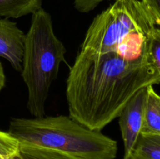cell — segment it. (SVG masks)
I'll return each instance as SVG.
<instances>
[{"label": "cell", "instance_id": "6da1fadb", "mask_svg": "<svg viewBox=\"0 0 160 159\" xmlns=\"http://www.w3.org/2000/svg\"><path fill=\"white\" fill-rule=\"evenodd\" d=\"M159 84L151 59L129 62L114 52L80 51L67 80L69 116L88 129L102 131L120 116L139 90Z\"/></svg>", "mask_w": 160, "mask_h": 159}, {"label": "cell", "instance_id": "7a4b0ae2", "mask_svg": "<svg viewBox=\"0 0 160 159\" xmlns=\"http://www.w3.org/2000/svg\"><path fill=\"white\" fill-rule=\"evenodd\" d=\"M20 143L67 153L81 159H115L118 144L67 115L15 118L8 130Z\"/></svg>", "mask_w": 160, "mask_h": 159}, {"label": "cell", "instance_id": "3957f363", "mask_svg": "<svg viewBox=\"0 0 160 159\" xmlns=\"http://www.w3.org/2000/svg\"><path fill=\"white\" fill-rule=\"evenodd\" d=\"M66 53L54 32L51 15L42 8L32 14L25 37L21 76L28 88L27 108L34 118L45 116L50 88Z\"/></svg>", "mask_w": 160, "mask_h": 159}, {"label": "cell", "instance_id": "277c9868", "mask_svg": "<svg viewBox=\"0 0 160 159\" xmlns=\"http://www.w3.org/2000/svg\"><path fill=\"white\" fill-rule=\"evenodd\" d=\"M155 27L154 21L142 0H116L94 18L80 51L95 54L113 52L130 33L152 31Z\"/></svg>", "mask_w": 160, "mask_h": 159}, {"label": "cell", "instance_id": "5b68a950", "mask_svg": "<svg viewBox=\"0 0 160 159\" xmlns=\"http://www.w3.org/2000/svg\"><path fill=\"white\" fill-rule=\"evenodd\" d=\"M146 97L147 87H145L131 98L118 117L124 146L123 159H130L134 145L142 132Z\"/></svg>", "mask_w": 160, "mask_h": 159}, {"label": "cell", "instance_id": "8992f818", "mask_svg": "<svg viewBox=\"0 0 160 159\" xmlns=\"http://www.w3.org/2000/svg\"><path fill=\"white\" fill-rule=\"evenodd\" d=\"M26 34L17 23L0 19V57L4 58L17 71H22Z\"/></svg>", "mask_w": 160, "mask_h": 159}, {"label": "cell", "instance_id": "52a82bcc", "mask_svg": "<svg viewBox=\"0 0 160 159\" xmlns=\"http://www.w3.org/2000/svg\"><path fill=\"white\" fill-rule=\"evenodd\" d=\"M141 133L160 135V95L156 93L153 85L147 87L145 113Z\"/></svg>", "mask_w": 160, "mask_h": 159}, {"label": "cell", "instance_id": "ba28073f", "mask_svg": "<svg viewBox=\"0 0 160 159\" xmlns=\"http://www.w3.org/2000/svg\"><path fill=\"white\" fill-rule=\"evenodd\" d=\"M43 0H0V17L20 18L42 8Z\"/></svg>", "mask_w": 160, "mask_h": 159}, {"label": "cell", "instance_id": "9c48e42d", "mask_svg": "<svg viewBox=\"0 0 160 159\" xmlns=\"http://www.w3.org/2000/svg\"><path fill=\"white\" fill-rule=\"evenodd\" d=\"M130 159H160V135L141 133Z\"/></svg>", "mask_w": 160, "mask_h": 159}, {"label": "cell", "instance_id": "30bf717a", "mask_svg": "<svg viewBox=\"0 0 160 159\" xmlns=\"http://www.w3.org/2000/svg\"><path fill=\"white\" fill-rule=\"evenodd\" d=\"M23 159H81L67 153L28 143H20Z\"/></svg>", "mask_w": 160, "mask_h": 159}, {"label": "cell", "instance_id": "8fae6325", "mask_svg": "<svg viewBox=\"0 0 160 159\" xmlns=\"http://www.w3.org/2000/svg\"><path fill=\"white\" fill-rule=\"evenodd\" d=\"M0 159H23L20 143L8 132L0 130Z\"/></svg>", "mask_w": 160, "mask_h": 159}, {"label": "cell", "instance_id": "7c38bea8", "mask_svg": "<svg viewBox=\"0 0 160 159\" xmlns=\"http://www.w3.org/2000/svg\"><path fill=\"white\" fill-rule=\"evenodd\" d=\"M148 53L160 76V28L155 27L150 34Z\"/></svg>", "mask_w": 160, "mask_h": 159}, {"label": "cell", "instance_id": "4fadbf2b", "mask_svg": "<svg viewBox=\"0 0 160 159\" xmlns=\"http://www.w3.org/2000/svg\"><path fill=\"white\" fill-rule=\"evenodd\" d=\"M103 1L106 0H73V5L78 12L81 13H88L94 10Z\"/></svg>", "mask_w": 160, "mask_h": 159}, {"label": "cell", "instance_id": "5bb4252c", "mask_svg": "<svg viewBox=\"0 0 160 159\" xmlns=\"http://www.w3.org/2000/svg\"><path fill=\"white\" fill-rule=\"evenodd\" d=\"M149 12L156 26H160V0H142Z\"/></svg>", "mask_w": 160, "mask_h": 159}, {"label": "cell", "instance_id": "9a60e30c", "mask_svg": "<svg viewBox=\"0 0 160 159\" xmlns=\"http://www.w3.org/2000/svg\"><path fill=\"white\" fill-rule=\"evenodd\" d=\"M5 85H6V75H5L2 65L0 62V92L4 88Z\"/></svg>", "mask_w": 160, "mask_h": 159}]
</instances>
